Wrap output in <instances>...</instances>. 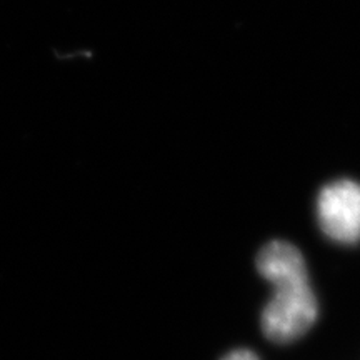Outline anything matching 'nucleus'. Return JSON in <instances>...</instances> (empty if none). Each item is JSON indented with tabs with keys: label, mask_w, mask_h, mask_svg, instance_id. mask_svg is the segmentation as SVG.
<instances>
[{
	"label": "nucleus",
	"mask_w": 360,
	"mask_h": 360,
	"mask_svg": "<svg viewBox=\"0 0 360 360\" xmlns=\"http://www.w3.org/2000/svg\"><path fill=\"white\" fill-rule=\"evenodd\" d=\"M317 319V300L309 278L276 283V294L262 312V330L274 342H290Z\"/></svg>",
	"instance_id": "1"
},
{
	"label": "nucleus",
	"mask_w": 360,
	"mask_h": 360,
	"mask_svg": "<svg viewBox=\"0 0 360 360\" xmlns=\"http://www.w3.org/2000/svg\"><path fill=\"white\" fill-rule=\"evenodd\" d=\"M322 231L342 244L360 240V184L337 180L322 188L317 200Z\"/></svg>",
	"instance_id": "2"
},
{
	"label": "nucleus",
	"mask_w": 360,
	"mask_h": 360,
	"mask_svg": "<svg viewBox=\"0 0 360 360\" xmlns=\"http://www.w3.org/2000/svg\"><path fill=\"white\" fill-rule=\"evenodd\" d=\"M257 269L262 277L276 283L297 278H309L305 260L299 250L289 242L274 240L257 255Z\"/></svg>",
	"instance_id": "3"
},
{
	"label": "nucleus",
	"mask_w": 360,
	"mask_h": 360,
	"mask_svg": "<svg viewBox=\"0 0 360 360\" xmlns=\"http://www.w3.org/2000/svg\"><path fill=\"white\" fill-rule=\"evenodd\" d=\"M222 360H259L257 355L254 352H250V350H233L227 355V357H224Z\"/></svg>",
	"instance_id": "4"
}]
</instances>
